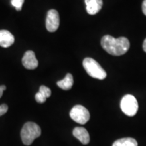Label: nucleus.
Instances as JSON below:
<instances>
[{
    "label": "nucleus",
    "instance_id": "1",
    "mask_svg": "<svg viewBox=\"0 0 146 146\" xmlns=\"http://www.w3.org/2000/svg\"><path fill=\"white\" fill-rule=\"evenodd\" d=\"M102 48L112 56H122L126 54L130 47V42L126 37L116 39L108 35L104 36L101 40Z\"/></svg>",
    "mask_w": 146,
    "mask_h": 146
},
{
    "label": "nucleus",
    "instance_id": "2",
    "mask_svg": "<svg viewBox=\"0 0 146 146\" xmlns=\"http://www.w3.org/2000/svg\"><path fill=\"white\" fill-rule=\"evenodd\" d=\"M41 134V129L37 124L28 122L24 125L21 132L23 143L25 145H30L36 138Z\"/></svg>",
    "mask_w": 146,
    "mask_h": 146
},
{
    "label": "nucleus",
    "instance_id": "3",
    "mask_svg": "<svg viewBox=\"0 0 146 146\" xmlns=\"http://www.w3.org/2000/svg\"><path fill=\"white\" fill-rule=\"evenodd\" d=\"M83 66L87 74L91 77L103 80L106 77L107 74L100 64L94 59L86 58L83 62Z\"/></svg>",
    "mask_w": 146,
    "mask_h": 146
},
{
    "label": "nucleus",
    "instance_id": "4",
    "mask_svg": "<svg viewBox=\"0 0 146 146\" xmlns=\"http://www.w3.org/2000/svg\"><path fill=\"white\" fill-rule=\"evenodd\" d=\"M120 108L122 111L129 116H133L138 111V102L137 99L132 95H126L123 98L120 102Z\"/></svg>",
    "mask_w": 146,
    "mask_h": 146
},
{
    "label": "nucleus",
    "instance_id": "5",
    "mask_svg": "<svg viewBox=\"0 0 146 146\" xmlns=\"http://www.w3.org/2000/svg\"><path fill=\"white\" fill-rule=\"evenodd\" d=\"M70 116L76 123L85 125L90 118V114L88 110L81 105H76L70 112Z\"/></svg>",
    "mask_w": 146,
    "mask_h": 146
},
{
    "label": "nucleus",
    "instance_id": "6",
    "mask_svg": "<svg viewBox=\"0 0 146 146\" xmlns=\"http://www.w3.org/2000/svg\"><path fill=\"white\" fill-rule=\"evenodd\" d=\"M46 29L50 32H55L60 26V16L58 11L50 10L48 11L46 17Z\"/></svg>",
    "mask_w": 146,
    "mask_h": 146
},
{
    "label": "nucleus",
    "instance_id": "7",
    "mask_svg": "<svg viewBox=\"0 0 146 146\" xmlns=\"http://www.w3.org/2000/svg\"><path fill=\"white\" fill-rule=\"evenodd\" d=\"M22 62L24 67L29 70H34L37 68L39 65V62L33 51H27L25 52L22 59Z\"/></svg>",
    "mask_w": 146,
    "mask_h": 146
},
{
    "label": "nucleus",
    "instance_id": "8",
    "mask_svg": "<svg viewBox=\"0 0 146 146\" xmlns=\"http://www.w3.org/2000/svg\"><path fill=\"white\" fill-rule=\"evenodd\" d=\"M86 10L90 15H95L100 12L103 5L102 0H85Z\"/></svg>",
    "mask_w": 146,
    "mask_h": 146
},
{
    "label": "nucleus",
    "instance_id": "9",
    "mask_svg": "<svg viewBox=\"0 0 146 146\" xmlns=\"http://www.w3.org/2000/svg\"><path fill=\"white\" fill-rule=\"evenodd\" d=\"M14 36L10 31L7 30L0 31V46L7 48L13 45Z\"/></svg>",
    "mask_w": 146,
    "mask_h": 146
},
{
    "label": "nucleus",
    "instance_id": "10",
    "mask_svg": "<svg viewBox=\"0 0 146 146\" xmlns=\"http://www.w3.org/2000/svg\"><path fill=\"white\" fill-rule=\"evenodd\" d=\"M73 135L76 139H78L84 145H87L90 141V137L89 133L85 128L76 127L73 130Z\"/></svg>",
    "mask_w": 146,
    "mask_h": 146
},
{
    "label": "nucleus",
    "instance_id": "11",
    "mask_svg": "<svg viewBox=\"0 0 146 146\" xmlns=\"http://www.w3.org/2000/svg\"><path fill=\"white\" fill-rule=\"evenodd\" d=\"M73 83H74V79L73 76L70 73L66 74L64 79L57 82L58 86L63 90H69L72 88Z\"/></svg>",
    "mask_w": 146,
    "mask_h": 146
},
{
    "label": "nucleus",
    "instance_id": "12",
    "mask_svg": "<svg viewBox=\"0 0 146 146\" xmlns=\"http://www.w3.org/2000/svg\"><path fill=\"white\" fill-rule=\"evenodd\" d=\"M138 143L135 139L126 137L116 140L112 146H137Z\"/></svg>",
    "mask_w": 146,
    "mask_h": 146
},
{
    "label": "nucleus",
    "instance_id": "13",
    "mask_svg": "<svg viewBox=\"0 0 146 146\" xmlns=\"http://www.w3.org/2000/svg\"><path fill=\"white\" fill-rule=\"evenodd\" d=\"M39 92L41 93L46 98H50L51 94H52V91H51V89L46 86H44V85H42V86L40 87L39 88Z\"/></svg>",
    "mask_w": 146,
    "mask_h": 146
},
{
    "label": "nucleus",
    "instance_id": "14",
    "mask_svg": "<svg viewBox=\"0 0 146 146\" xmlns=\"http://www.w3.org/2000/svg\"><path fill=\"white\" fill-rule=\"evenodd\" d=\"M25 0H11V4L14 6L17 11H21Z\"/></svg>",
    "mask_w": 146,
    "mask_h": 146
},
{
    "label": "nucleus",
    "instance_id": "15",
    "mask_svg": "<svg viewBox=\"0 0 146 146\" xmlns=\"http://www.w3.org/2000/svg\"><path fill=\"white\" fill-rule=\"evenodd\" d=\"M46 100H47V98H45V97L43 96V94H41L39 91L36 94V95H35V100L38 102V103H40V104L44 103V102L46 101Z\"/></svg>",
    "mask_w": 146,
    "mask_h": 146
},
{
    "label": "nucleus",
    "instance_id": "16",
    "mask_svg": "<svg viewBox=\"0 0 146 146\" xmlns=\"http://www.w3.org/2000/svg\"><path fill=\"white\" fill-rule=\"evenodd\" d=\"M8 110V106L5 104L0 105V116L5 114Z\"/></svg>",
    "mask_w": 146,
    "mask_h": 146
},
{
    "label": "nucleus",
    "instance_id": "17",
    "mask_svg": "<svg viewBox=\"0 0 146 146\" xmlns=\"http://www.w3.org/2000/svg\"><path fill=\"white\" fill-rule=\"evenodd\" d=\"M142 11L144 15L146 16V0H144L142 3Z\"/></svg>",
    "mask_w": 146,
    "mask_h": 146
},
{
    "label": "nucleus",
    "instance_id": "18",
    "mask_svg": "<svg viewBox=\"0 0 146 146\" xmlns=\"http://www.w3.org/2000/svg\"><path fill=\"white\" fill-rule=\"evenodd\" d=\"M5 89H6V87H5V85H1V86H0V98L2 96L3 92L5 90Z\"/></svg>",
    "mask_w": 146,
    "mask_h": 146
},
{
    "label": "nucleus",
    "instance_id": "19",
    "mask_svg": "<svg viewBox=\"0 0 146 146\" xmlns=\"http://www.w3.org/2000/svg\"><path fill=\"white\" fill-rule=\"evenodd\" d=\"M143 49L144 50V52H146V39L144 40L143 43Z\"/></svg>",
    "mask_w": 146,
    "mask_h": 146
}]
</instances>
